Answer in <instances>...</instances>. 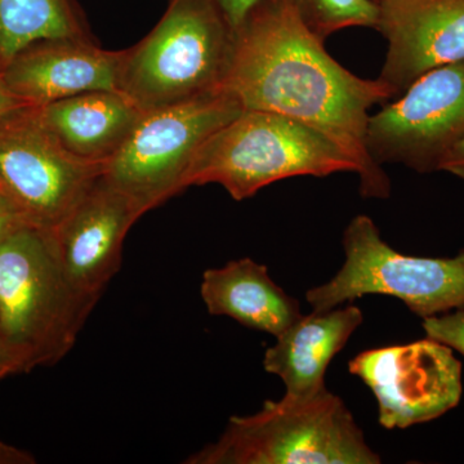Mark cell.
Instances as JSON below:
<instances>
[{"instance_id": "cell-1", "label": "cell", "mask_w": 464, "mask_h": 464, "mask_svg": "<svg viewBox=\"0 0 464 464\" xmlns=\"http://www.w3.org/2000/svg\"><path fill=\"white\" fill-rule=\"evenodd\" d=\"M219 92L244 110L275 112L324 134L355 161L362 198H390L389 176L369 154L366 133L371 109L398 92L337 63L290 0H265L237 29Z\"/></svg>"}, {"instance_id": "cell-15", "label": "cell", "mask_w": 464, "mask_h": 464, "mask_svg": "<svg viewBox=\"0 0 464 464\" xmlns=\"http://www.w3.org/2000/svg\"><path fill=\"white\" fill-rule=\"evenodd\" d=\"M362 322V311L353 304L302 315L266 351L265 371L282 378L288 395H315L326 389L324 377L333 357Z\"/></svg>"}, {"instance_id": "cell-12", "label": "cell", "mask_w": 464, "mask_h": 464, "mask_svg": "<svg viewBox=\"0 0 464 464\" xmlns=\"http://www.w3.org/2000/svg\"><path fill=\"white\" fill-rule=\"evenodd\" d=\"M389 43L378 79L401 94L436 67L464 61V0H378Z\"/></svg>"}, {"instance_id": "cell-13", "label": "cell", "mask_w": 464, "mask_h": 464, "mask_svg": "<svg viewBox=\"0 0 464 464\" xmlns=\"http://www.w3.org/2000/svg\"><path fill=\"white\" fill-rule=\"evenodd\" d=\"M123 51L101 48L94 39L34 42L3 66L9 90L27 106L92 91H119Z\"/></svg>"}, {"instance_id": "cell-24", "label": "cell", "mask_w": 464, "mask_h": 464, "mask_svg": "<svg viewBox=\"0 0 464 464\" xmlns=\"http://www.w3.org/2000/svg\"><path fill=\"white\" fill-rule=\"evenodd\" d=\"M35 458L27 451L0 441V464H34Z\"/></svg>"}, {"instance_id": "cell-9", "label": "cell", "mask_w": 464, "mask_h": 464, "mask_svg": "<svg viewBox=\"0 0 464 464\" xmlns=\"http://www.w3.org/2000/svg\"><path fill=\"white\" fill-rule=\"evenodd\" d=\"M399 96L369 118V154L380 166L435 172L464 139V61L430 70Z\"/></svg>"}, {"instance_id": "cell-18", "label": "cell", "mask_w": 464, "mask_h": 464, "mask_svg": "<svg viewBox=\"0 0 464 464\" xmlns=\"http://www.w3.org/2000/svg\"><path fill=\"white\" fill-rule=\"evenodd\" d=\"M304 25L317 38L347 27L377 29L380 8L374 0H290Z\"/></svg>"}, {"instance_id": "cell-4", "label": "cell", "mask_w": 464, "mask_h": 464, "mask_svg": "<svg viewBox=\"0 0 464 464\" xmlns=\"http://www.w3.org/2000/svg\"><path fill=\"white\" fill-rule=\"evenodd\" d=\"M235 38L213 0H170L149 35L123 51L119 92L143 112L219 92Z\"/></svg>"}, {"instance_id": "cell-21", "label": "cell", "mask_w": 464, "mask_h": 464, "mask_svg": "<svg viewBox=\"0 0 464 464\" xmlns=\"http://www.w3.org/2000/svg\"><path fill=\"white\" fill-rule=\"evenodd\" d=\"M18 373H27L25 359L0 335V381Z\"/></svg>"}, {"instance_id": "cell-2", "label": "cell", "mask_w": 464, "mask_h": 464, "mask_svg": "<svg viewBox=\"0 0 464 464\" xmlns=\"http://www.w3.org/2000/svg\"><path fill=\"white\" fill-rule=\"evenodd\" d=\"M97 302L67 276L50 231L20 225L0 240V335L27 372L63 360Z\"/></svg>"}, {"instance_id": "cell-20", "label": "cell", "mask_w": 464, "mask_h": 464, "mask_svg": "<svg viewBox=\"0 0 464 464\" xmlns=\"http://www.w3.org/2000/svg\"><path fill=\"white\" fill-rule=\"evenodd\" d=\"M228 25L237 33L249 14L265 0H213Z\"/></svg>"}, {"instance_id": "cell-17", "label": "cell", "mask_w": 464, "mask_h": 464, "mask_svg": "<svg viewBox=\"0 0 464 464\" xmlns=\"http://www.w3.org/2000/svg\"><path fill=\"white\" fill-rule=\"evenodd\" d=\"M94 39L78 0H0V63L42 39Z\"/></svg>"}, {"instance_id": "cell-10", "label": "cell", "mask_w": 464, "mask_h": 464, "mask_svg": "<svg viewBox=\"0 0 464 464\" xmlns=\"http://www.w3.org/2000/svg\"><path fill=\"white\" fill-rule=\"evenodd\" d=\"M378 401L386 430H405L451 411L462 398V364L450 347L427 340L373 348L348 364Z\"/></svg>"}, {"instance_id": "cell-3", "label": "cell", "mask_w": 464, "mask_h": 464, "mask_svg": "<svg viewBox=\"0 0 464 464\" xmlns=\"http://www.w3.org/2000/svg\"><path fill=\"white\" fill-rule=\"evenodd\" d=\"M340 396L285 393L258 413L232 417L221 438L188 464H380Z\"/></svg>"}, {"instance_id": "cell-22", "label": "cell", "mask_w": 464, "mask_h": 464, "mask_svg": "<svg viewBox=\"0 0 464 464\" xmlns=\"http://www.w3.org/2000/svg\"><path fill=\"white\" fill-rule=\"evenodd\" d=\"M438 170L453 174L464 181V139L449 150L440 161Z\"/></svg>"}, {"instance_id": "cell-26", "label": "cell", "mask_w": 464, "mask_h": 464, "mask_svg": "<svg viewBox=\"0 0 464 464\" xmlns=\"http://www.w3.org/2000/svg\"><path fill=\"white\" fill-rule=\"evenodd\" d=\"M374 2H375V3H377V2H378V0H374Z\"/></svg>"}, {"instance_id": "cell-23", "label": "cell", "mask_w": 464, "mask_h": 464, "mask_svg": "<svg viewBox=\"0 0 464 464\" xmlns=\"http://www.w3.org/2000/svg\"><path fill=\"white\" fill-rule=\"evenodd\" d=\"M23 108H27L26 103L14 96V92L9 90L5 74H3L2 63H0V116Z\"/></svg>"}, {"instance_id": "cell-11", "label": "cell", "mask_w": 464, "mask_h": 464, "mask_svg": "<svg viewBox=\"0 0 464 464\" xmlns=\"http://www.w3.org/2000/svg\"><path fill=\"white\" fill-rule=\"evenodd\" d=\"M142 216L139 207L101 174L51 232L61 264L76 288L99 301L121 268L128 231Z\"/></svg>"}, {"instance_id": "cell-16", "label": "cell", "mask_w": 464, "mask_h": 464, "mask_svg": "<svg viewBox=\"0 0 464 464\" xmlns=\"http://www.w3.org/2000/svg\"><path fill=\"white\" fill-rule=\"evenodd\" d=\"M200 293L210 315L231 317L274 337L302 316L297 299L271 279L265 265L250 258L207 270Z\"/></svg>"}, {"instance_id": "cell-5", "label": "cell", "mask_w": 464, "mask_h": 464, "mask_svg": "<svg viewBox=\"0 0 464 464\" xmlns=\"http://www.w3.org/2000/svg\"><path fill=\"white\" fill-rule=\"evenodd\" d=\"M359 172L334 142L307 125L261 110H244L195 155L186 185H221L237 201L292 177Z\"/></svg>"}, {"instance_id": "cell-14", "label": "cell", "mask_w": 464, "mask_h": 464, "mask_svg": "<svg viewBox=\"0 0 464 464\" xmlns=\"http://www.w3.org/2000/svg\"><path fill=\"white\" fill-rule=\"evenodd\" d=\"M63 149L105 167L121 149L143 111L119 91H92L35 108Z\"/></svg>"}, {"instance_id": "cell-8", "label": "cell", "mask_w": 464, "mask_h": 464, "mask_svg": "<svg viewBox=\"0 0 464 464\" xmlns=\"http://www.w3.org/2000/svg\"><path fill=\"white\" fill-rule=\"evenodd\" d=\"M102 170L63 149L34 106L0 116V197L23 224L53 231Z\"/></svg>"}, {"instance_id": "cell-19", "label": "cell", "mask_w": 464, "mask_h": 464, "mask_svg": "<svg viewBox=\"0 0 464 464\" xmlns=\"http://www.w3.org/2000/svg\"><path fill=\"white\" fill-rule=\"evenodd\" d=\"M427 337L457 350L464 356V307L454 313L440 314L423 319Z\"/></svg>"}, {"instance_id": "cell-6", "label": "cell", "mask_w": 464, "mask_h": 464, "mask_svg": "<svg viewBox=\"0 0 464 464\" xmlns=\"http://www.w3.org/2000/svg\"><path fill=\"white\" fill-rule=\"evenodd\" d=\"M244 111L230 94L212 92L143 112L102 177L143 215L188 188V170L201 145Z\"/></svg>"}, {"instance_id": "cell-25", "label": "cell", "mask_w": 464, "mask_h": 464, "mask_svg": "<svg viewBox=\"0 0 464 464\" xmlns=\"http://www.w3.org/2000/svg\"><path fill=\"white\" fill-rule=\"evenodd\" d=\"M20 225L25 224H23V221L18 218L14 208L0 197V240Z\"/></svg>"}, {"instance_id": "cell-7", "label": "cell", "mask_w": 464, "mask_h": 464, "mask_svg": "<svg viewBox=\"0 0 464 464\" xmlns=\"http://www.w3.org/2000/svg\"><path fill=\"white\" fill-rule=\"evenodd\" d=\"M342 244L343 267L331 282L306 293L313 311L324 313L368 295L399 298L423 319L464 307V250L454 258L406 256L391 248L365 215L351 219Z\"/></svg>"}]
</instances>
